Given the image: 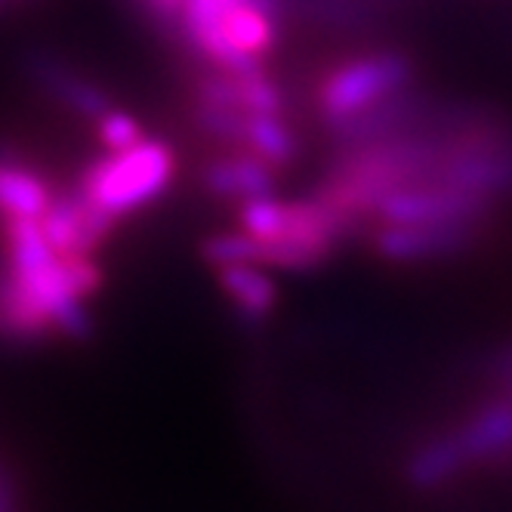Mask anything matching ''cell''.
<instances>
[{"instance_id": "cell-1", "label": "cell", "mask_w": 512, "mask_h": 512, "mask_svg": "<svg viewBox=\"0 0 512 512\" xmlns=\"http://www.w3.org/2000/svg\"><path fill=\"white\" fill-rule=\"evenodd\" d=\"M102 284L93 256H59L41 219L0 216V337L34 343L50 334L84 340V300Z\"/></svg>"}, {"instance_id": "cell-2", "label": "cell", "mask_w": 512, "mask_h": 512, "mask_svg": "<svg viewBox=\"0 0 512 512\" xmlns=\"http://www.w3.org/2000/svg\"><path fill=\"white\" fill-rule=\"evenodd\" d=\"M176 173V152L164 139H149L130 145L124 152H105L102 158H93L78 182L75 192L96 207L105 219L130 216L133 210H142L152 204Z\"/></svg>"}, {"instance_id": "cell-3", "label": "cell", "mask_w": 512, "mask_h": 512, "mask_svg": "<svg viewBox=\"0 0 512 512\" xmlns=\"http://www.w3.org/2000/svg\"><path fill=\"white\" fill-rule=\"evenodd\" d=\"M414 87V59L401 50H368L331 65L315 84L318 121L334 130L377 102Z\"/></svg>"}, {"instance_id": "cell-4", "label": "cell", "mask_w": 512, "mask_h": 512, "mask_svg": "<svg viewBox=\"0 0 512 512\" xmlns=\"http://www.w3.org/2000/svg\"><path fill=\"white\" fill-rule=\"evenodd\" d=\"M485 226L442 223V226H377L371 235L374 253L389 263H432L460 256L479 244Z\"/></svg>"}, {"instance_id": "cell-5", "label": "cell", "mask_w": 512, "mask_h": 512, "mask_svg": "<svg viewBox=\"0 0 512 512\" xmlns=\"http://www.w3.org/2000/svg\"><path fill=\"white\" fill-rule=\"evenodd\" d=\"M41 229L59 256H96V250L112 235L115 223L71 189L53 195L50 207L41 216Z\"/></svg>"}, {"instance_id": "cell-6", "label": "cell", "mask_w": 512, "mask_h": 512, "mask_svg": "<svg viewBox=\"0 0 512 512\" xmlns=\"http://www.w3.org/2000/svg\"><path fill=\"white\" fill-rule=\"evenodd\" d=\"M28 75L34 78L47 96H53L59 105H65L71 115L99 121L102 115L112 112V96H108L99 84L84 78L81 71H75L68 62L50 53H31L28 56Z\"/></svg>"}, {"instance_id": "cell-7", "label": "cell", "mask_w": 512, "mask_h": 512, "mask_svg": "<svg viewBox=\"0 0 512 512\" xmlns=\"http://www.w3.org/2000/svg\"><path fill=\"white\" fill-rule=\"evenodd\" d=\"M201 179L213 198H226V201L244 204L253 198L275 195V167L241 149L235 155H219L207 161Z\"/></svg>"}, {"instance_id": "cell-8", "label": "cell", "mask_w": 512, "mask_h": 512, "mask_svg": "<svg viewBox=\"0 0 512 512\" xmlns=\"http://www.w3.org/2000/svg\"><path fill=\"white\" fill-rule=\"evenodd\" d=\"M386 0H287L290 19L337 31V34H368L383 25Z\"/></svg>"}, {"instance_id": "cell-9", "label": "cell", "mask_w": 512, "mask_h": 512, "mask_svg": "<svg viewBox=\"0 0 512 512\" xmlns=\"http://www.w3.org/2000/svg\"><path fill=\"white\" fill-rule=\"evenodd\" d=\"M216 275L241 318L263 321L266 315H272V309L278 303V290H275L272 278L263 272V266L229 263V266H219Z\"/></svg>"}, {"instance_id": "cell-10", "label": "cell", "mask_w": 512, "mask_h": 512, "mask_svg": "<svg viewBox=\"0 0 512 512\" xmlns=\"http://www.w3.org/2000/svg\"><path fill=\"white\" fill-rule=\"evenodd\" d=\"M53 192L47 182L19 161L0 158V216L41 219Z\"/></svg>"}, {"instance_id": "cell-11", "label": "cell", "mask_w": 512, "mask_h": 512, "mask_svg": "<svg viewBox=\"0 0 512 512\" xmlns=\"http://www.w3.org/2000/svg\"><path fill=\"white\" fill-rule=\"evenodd\" d=\"M241 152H250L275 170L294 164L300 155V139L284 121V115H247Z\"/></svg>"}, {"instance_id": "cell-12", "label": "cell", "mask_w": 512, "mask_h": 512, "mask_svg": "<svg viewBox=\"0 0 512 512\" xmlns=\"http://www.w3.org/2000/svg\"><path fill=\"white\" fill-rule=\"evenodd\" d=\"M235 4H241V0H186V10H182V44H179V50L195 56L204 65L210 50H213L219 22H223V16Z\"/></svg>"}, {"instance_id": "cell-13", "label": "cell", "mask_w": 512, "mask_h": 512, "mask_svg": "<svg viewBox=\"0 0 512 512\" xmlns=\"http://www.w3.org/2000/svg\"><path fill=\"white\" fill-rule=\"evenodd\" d=\"M133 16L149 25L158 38L179 50L182 44V10L186 0H130Z\"/></svg>"}, {"instance_id": "cell-14", "label": "cell", "mask_w": 512, "mask_h": 512, "mask_svg": "<svg viewBox=\"0 0 512 512\" xmlns=\"http://www.w3.org/2000/svg\"><path fill=\"white\" fill-rule=\"evenodd\" d=\"M96 133H99V142H102L105 152H124V149H130V145L145 139L142 124L133 115L121 112V108H112L108 115H102L96 121Z\"/></svg>"}, {"instance_id": "cell-15", "label": "cell", "mask_w": 512, "mask_h": 512, "mask_svg": "<svg viewBox=\"0 0 512 512\" xmlns=\"http://www.w3.org/2000/svg\"><path fill=\"white\" fill-rule=\"evenodd\" d=\"M7 7V0H0V10H4Z\"/></svg>"}]
</instances>
